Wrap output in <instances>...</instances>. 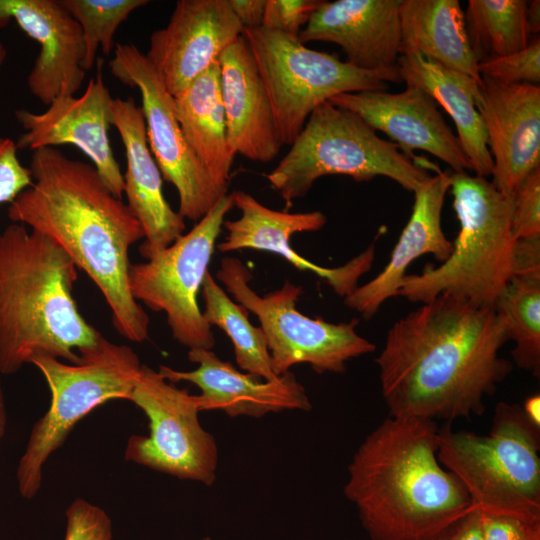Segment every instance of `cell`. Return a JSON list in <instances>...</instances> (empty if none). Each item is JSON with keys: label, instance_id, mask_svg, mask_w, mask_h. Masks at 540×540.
Returning <instances> with one entry per match:
<instances>
[{"label": "cell", "instance_id": "obj_1", "mask_svg": "<svg viewBox=\"0 0 540 540\" xmlns=\"http://www.w3.org/2000/svg\"><path fill=\"white\" fill-rule=\"evenodd\" d=\"M505 325L490 307L441 294L388 330L375 362L390 416L439 420L481 416L513 370L500 355Z\"/></svg>", "mask_w": 540, "mask_h": 540}, {"label": "cell", "instance_id": "obj_2", "mask_svg": "<svg viewBox=\"0 0 540 540\" xmlns=\"http://www.w3.org/2000/svg\"><path fill=\"white\" fill-rule=\"evenodd\" d=\"M29 170L33 182L9 204L10 220L57 243L102 293L115 330L129 341L144 342L150 319L128 280L129 249L144 237L137 218L93 165L56 147L34 150Z\"/></svg>", "mask_w": 540, "mask_h": 540}, {"label": "cell", "instance_id": "obj_3", "mask_svg": "<svg viewBox=\"0 0 540 540\" xmlns=\"http://www.w3.org/2000/svg\"><path fill=\"white\" fill-rule=\"evenodd\" d=\"M436 421L390 416L358 446L344 495L370 540H434L471 501L439 462Z\"/></svg>", "mask_w": 540, "mask_h": 540}, {"label": "cell", "instance_id": "obj_4", "mask_svg": "<svg viewBox=\"0 0 540 540\" xmlns=\"http://www.w3.org/2000/svg\"><path fill=\"white\" fill-rule=\"evenodd\" d=\"M77 266L47 236L12 223L0 232V373L36 357L79 362L74 350L100 332L80 314L72 291Z\"/></svg>", "mask_w": 540, "mask_h": 540}, {"label": "cell", "instance_id": "obj_5", "mask_svg": "<svg viewBox=\"0 0 540 540\" xmlns=\"http://www.w3.org/2000/svg\"><path fill=\"white\" fill-rule=\"evenodd\" d=\"M450 189L460 224L453 250L439 266L406 274L397 296L425 303L450 294L493 308L513 274L512 196L467 171L450 173Z\"/></svg>", "mask_w": 540, "mask_h": 540}, {"label": "cell", "instance_id": "obj_6", "mask_svg": "<svg viewBox=\"0 0 540 540\" xmlns=\"http://www.w3.org/2000/svg\"><path fill=\"white\" fill-rule=\"evenodd\" d=\"M540 427L500 401L487 435L439 426L437 456L483 514L540 522Z\"/></svg>", "mask_w": 540, "mask_h": 540}, {"label": "cell", "instance_id": "obj_7", "mask_svg": "<svg viewBox=\"0 0 540 540\" xmlns=\"http://www.w3.org/2000/svg\"><path fill=\"white\" fill-rule=\"evenodd\" d=\"M290 146L267 174L287 207L326 175H346L357 182L384 176L411 192L431 177L362 118L330 101L312 111Z\"/></svg>", "mask_w": 540, "mask_h": 540}, {"label": "cell", "instance_id": "obj_8", "mask_svg": "<svg viewBox=\"0 0 540 540\" xmlns=\"http://www.w3.org/2000/svg\"><path fill=\"white\" fill-rule=\"evenodd\" d=\"M78 352L75 364L47 356L31 362L45 378L51 401L34 423L18 462V491L25 499L38 494L46 461L82 418L107 401L130 400L142 367L131 347L115 344L101 333L94 344Z\"/></svg>", "mask_w": 540, "mask_h": 540}, {"label": "cell", "instance_id": "obj_9", "mask_svg": "<svg viewBox=\"0 0 540 540\" xmlns=\"http://www.w3.org/2000/svg\"><path fill=\"white\" fill-rule=\"evenodd\" d=\"M242 35L266 88L282 146L291 145L312 111L332 97L401 81L398 67L363 70L277 30L258 27Z\"/></svg>", "mask_w": 540, "mask_h": 540}, {"label": "cell", "instance_id": "obj_10", "mask_svg": "<svg viewBox=\"0 0 540 540\" xmlns=\"http://www.w3.org/2000/svg\"><path fill=\"white\" fill-rule=\"evenodd\" d=\"M252 277L240 259L230 256L221 259L216 272L235 301L257 316L276 376L301 363L319 374L343 373L349 360L375 351L374 344L357 333V319L330 323L299 312L301 285L286 280L280 289L260 296L249 285Z\"/></svg>", "mask_w": 540, "mask_h": 540}, {"label": "cell", "instance_id": "obj_11", "mask_svg": "<svg viewBox=\"0 0 540 540\" xmlns=\"http://www.w3.org/2000/svg\"><path fill=\"white\" fill-rule=\"evenodd\" d=\"M233 207L232 193L226 194L188 233L129 268L133 298L152 311L164 312L173 338L189 350L212 349L215 345L198 294L225 216Z\"/></svg>", "mask_w": 540, "mask_h": 540}, {"label": "cell", "instance_id": "obj_12", "mask_svg": "<svg viewBox=\"0 0 540 540\" xmlns=\"http://www.w3.org/2000/svg\"><path fill=\"white\" fill-rule=\"evenodd\" d=\"M129 401L146 415L149 434L128 439L126 461L206 486L215 482L218 447L199 421L196 395L142 364Z\"/></svg>", "mask_w": 540, "mask_h": 540}, {"label": "cell", "instance_id": "obj_13", "mask_svg": "<svg viewBox=\"0 0 540 540\" xmlns=\"http://www.w3.org/2000/svg\"><path fill=\"white\" fill-rule=\"evenodd\" d=\"M113 76L141 95L146 136L164 180L179 196L178 213L198 222L227 194L187 143L175 113L174 97L160 75L132 43H118L109 62Z\"/></svg>", "mask_w": 540, "mask_h": 540}, {"label": "cell", "instance_id": "obj_14", "mask_svg": "<svg viewBox=\"0 0 540 540\" xmlns=\"http://www.w3.org/2000/svg\"><path fill=\"white\" fill-rule=\"evenodd\" d=\"M113 99L104 82L102 61H98L96 77L89 80L81 96H59L43 113L15 111V118L24 129L16 141L17 148L34 151L74 145L91 159L110 192L122 199L124 176L109 139Z\"/></svg>", "mask_w": 540, "mask_h": 540}, {"label": "cell", "instance_id": "obj_15", "mask_svg": "<svg viewBox=\"0 0 540 540\" xmlns=\"http://www.w3.org/2000/svg\"><path fill=\"white\" fill-rule=\"evenodd\" d=\"M243 30L229 0H178L168 24L151 34L145 56L175 97L217 62Z\"/></svg>", "mask_w": 540, "mask_h": 540}, {"label": "cell", "instance_id": "obj_16", "mask_svg": "<svg viewBox=\"0 0 540 540\" xmlns=\"http://www.w3.org/2000/svg\"><path fill=\"white\" fill-rule=\"evenodd\" d=\"M234 206L241 211L236 220L224 221L225 240L217 245L221 253L240 249H254L280 255L300 271H308L322 278L334 292L346 297L357 286L358 280L368 272L375 257V244L343 266H319L299 255L290 245L295 233L320 230L327 222L320 211L289 213L266 207L251 194L232 192Z\"/></svg>", "mask_w": 540, "mask_h": 540}, {"label": "cell", "instance_id": "obj_17", "mask_svg": "<svg viewBox=\"0 0 540 540\" xmlns=\"http://www.w3.org/2000/svg\"><path fill=\"white\" fill-rule=\"evenodd\" d=\"M476 106L493 159L491 183L512 196L540 167V86L505 85L482 77Z\"/></svg>", "mask_w": 540, "mask_h": 540}, {"label": "cell", "instance_id": "obj_18", "mask_svg": "<svg viewBox=\"0 0 540 540\" xmlns=\"http://www.w3.org/2000/svg\"><path fill=\"white\" fill-rule=\"evenodd\" d=\"M329 101L355 113L375 131L385 133L409 158L414 150H422L448 164L453 172L471 170L437 103L420 88L406 86L398 93L362 90L341 93Z\"/></svg>", "mask_w": 540, "mask_h": 540}, {"label": "cell", "instance_id": "obj_19", "mask_svg": "<svg viewBox=\"0 0 540 540\" xmlns=\"http://www.w3.org/2000/svg\"><path fill=\"white\" fill-rule=\"evenodd\" d=\"M13 20L40 45L27 77L32 95L45 105L82 86L84 43L77 21L60 0H0V28Z\"/></svg>", "mask_w": 540, "mask_h": 540}, {"label": "cell", "instance_id": "obj_20", "mask_svg": "<svg viewBox=\"0 0 540 540\" xmlns=\"http://www.w3.org/2000/svg\"><path fill=\"white\" fill-rule=\"evenodd\" d=\"M190 362L197 364L191 371L175 370L160 365L158 372L169 382L187 381L196 385L200 412L219 410L230 417H263L285 410L309 411L312 408L304 386L288 371L266 381L241 372L224 361L212 349H191Z\"/></svg>", "mask_w": 540, "mask_h": 540}, {"label": "cell", "instance_id": "obj_21", "mask_svg": "<svg viewBox=\"0 0 540 540\" xmlns=\"http://www.w3.org/2000/svg\"><path fill=\"white\" fill-rule=\"evenodd\" d=\"M401 0L322 1L300 32L305 44L338 45L346 62L363 70L397 68L401 55Z\"/></svg>", "mask_w": 540, "mask_h": 540}, {"label": "cell", "instance_id": "obj_22", "mask_svg": "<svg viewBox=\"0 0 540 540\" xmlns=\"http://www.w3.org/2000/svg\"><path fill=\"white\" fill-rule=\"evenodd\" d=\"M112 126L125 147L124 193L144 232L139 253L146 260L183 235L186 225L164 197L161 171L148 145L141 106L131 97L114 98Z\"/></svg>", "mask_w": 540, "mask_h": 540}, {"label": "cell", "instance_id": "obj_23", "mask_svg": "<svg viewBox=\"0 0 540 540\" xmlns=\"http://www.w3.org/2000/svg\"><path fill=\"white\" fill-rule=\"evenodd\" d=\"M450 189V173L438 172L414 193L411 216L395 244L389 262L369 282L357 286L344 298V303L363 318H372L381 305L397 296L411 263L425 254L445 261L453 250V242L441 225L445 196Z\"/></svg>", "mask_w": 540, "mask_h": 540}, {"label": "cell", "instance_id": "obj_24", "mask_svg": "<svg viewBox=\"0 0 540 540\" xmlns=\"http://www.w3.org/2000/svg\"><path fill=\"white\" fill-rule=\"evenodd\" d=\"M219 66L230 148L253 161H272L282 144L266 88L243 35L223 51Z\"/></svg>", "mask_w": 540, "mask_h": 540}, {"label": "cell", "instance_id": "obj_25", "mask_svg": "<svg viewBox=\"0 0 540 540\" xmlns=\"http://www.w3.org/2000/svg\"><path fill=\"white\" fill-rule=\"evenodd\" d=\"M401 81L429 94L452 118L457 138L474 175H492L493 159L487 135L476 106L480 83L418 53L400 55L397 62Z\"/></svg>", "mask_w": 540, "mask_h": 540}, {"label": "cell", "instance_id": "obj_26", "mask_svg": "<svg viewBox=\"0 0 540 540\" xmlns=\"http://www.w3.org/2000/svg\"><path fill=\"white\" fill-rule=\"evenodd\" d=\"M401 55L418 53L482 84L458 0H401Z\"/></svg>", "mask_w": 540, "mask_h": 540}, {"label": "cell", "instance_id": "obj_27", "mask_svg": "<svg viewBox=\"0 0 540 540\" xmlns=\"http://www.w3.org/2000/svg\"><path fill=\"white\" fill-rule=\"evenodd\" d=\"M185 139L215 183L228 190L235 153L229 146L219 60L174 97Z\"/></svg>", "mask_w": 540, "mask_h": 540}, {"label": "cell", "instance_id": "obj_28", "mask_svg": "<svg viewBox=\"0 0 540 540\" xmlns=\"http://www.w3.org/2000/svg\"><path fill=\"white\" fill-rule=\"evenodd\" d=\"M201 295L204 319L211 327H218L230 338L239 368L266 381L278 378L272 368L263 330L251 324L249 311L234 302L209 271L202 282Z\"/></svg>", "mask_w": 540, "mask_h": 540}, {"label": "cell", "instance_id": "obj_29", "mask_svg": "<svg viewBox=\"0 0 540 540\" xmlns=\"http://www.w3.org/2000/svg\"><path fill=\"white\" fill-rule=\"evenodd\" d=\"M526 0H469L464 12L467 35L478 63L526 48L530 34Z\"/></svg>", "mask_w": 540, "mask_h": 540}, {"label": "cell", "instance_id": "obj_30", "mask_svg": "<svg viewBox=\"0 0 540 540\" xmlns=\"http://www.w3.org/2000/svg\"><path fill=\"white\" fill-rule=\"evenodd\" d=\"M493 309L505 325L515 365L540 375V279L512 277Z\"/></svg>", "mask_w": 540, "mask_h": 540}, {"label": "cell", "instance_id": "obj_31", "mask_svg": "<svg viewBox=\"0 0 540 540\" xmlns=\"http://www.w3.org/2000/svg\"><path fill=\"white\" fill-rule=\"evenodd\" d=\"M82 31L84 43L83 69H92L99 48L109 55L114 47L118 27L148 0H60Z\"/></svg>", "mask_w": 540, "mask_h": 540}, {"label": "cell", "instance_id": "obj_32", "mask_svg": "<svg viewBox=\"0 0 540 540\" xmlns=\"http://www.w3.org/2000/svg\"><path fill=\"white\" fill-rule=\"evenodd\" d=\"M481 77L511 85L540 82V40L539 37L518 52L478 63Z\"/></svg>", "mask_w": 540, "mask_h": 540}, {"label": "cell", "instance_id": "obj_33", "mask_svg": "<svg viewBox=\"0 0 540 540\" xmlns=\"http://www.w3.org/2000/svg\"><path fill=\"white\" fill-rule=\"evenodd\" d=\"M511 231L515 240L540 237V167L512 195Z\"/></svg>", "mask_w": 540, "mask_h": 540}, {"label": "cell", "instance_id": "obj_34", "mask_svg": "<svg viewBox=\"0 0 540 540\" xmlns=\"http://www.w3.org/2000/svg\"><path fill=\"white\" fill-rule=\"evenodd\" d=\"M65 517L64 540H113L109 515L83 498H76L70 503Z\"/></svg>", "mask_w": 540, "mask_h": 540}, {"label": "cell", "instance_id": "obj_35", "mask_svg": "<svg viewBox=\"0 0 540 540\" xmlns=\"http://www.w3.org/2000/svg\"><path fill=\"white\" fill-rule=\"evenodd\" d=\"M322 0H266L262 26L298 37Z\"/></svg>", "mask_w": 540, "mask_h": 540}, {"label": "cell", "instance_id": "obj_36", "mask_svg": "<svg viewBox=\"0 0 540 540\" xmlns=\"http://www.w3.org/2000/svg\"><path fill=\"white\" fill-rule=\"evenodd\" d=\"M16 142L0 137V204L11 203L32 182L29 168L17 156Z\"/></svg>", "mask_w": 540, "mask_h": 540}, {"label": "cell", "instance_id": "obj_37", "mask_svg": "<svg viewBox=\"0 0 540 540\" xmlns=\"http://www.w3.org/2000/svg\"><path fill=\"white\" fill-rule=\"evenodd\" d=\"M482 540H540V522L482 513Z\"/></svg>", "mask_w": 540, "mask_h": 540}, {"label": "cell", "instance_id": "obj_38", "mask_svg": "<svg viewBox=\"0 0 540 540\" xmlns=\"http://www.w3.org/2000/svg\"><path fill=\"white\" fill-rule=\"evenodd\" d=\"M512 277L540 279V237L515 240Z\"/></svg>", "mask_w": 540, "mask_h": 540}, {"label": "cell", "instance_id": "obj_39", "mask_svg": "<svg viewBox=\"0 0 540 540\" xmlns=\"http://www.w3.org/2000/svg\"><path fill=\"white\" fill-rule=\"evenodd\" d=\"M434 540H482V512L472 506Z\"/></svg>", "mask_w": 540, "mask_h": 540}, {"label": "cell", "instance_id": "obj_40", "mask_svg": "<svg viewBox=\"0 0 540 540\" xmlns=\"http://www.w3.org/2000/svg\"><path fill=\"white\" fill-rule=\"evenodd\" d=\"M266 0H229L233 13L243 29L262 26Z\"/></svg>", "mask_w": 540, "mask_h": 540}, {"label": "cell", "instance_id": "obj_41", "mask_svg": "<svg viewBox=\"0 0 540 540\" xmlns=\"http://www.w3.org/2000/svg\"><path fill=\"white\" fill-rule=\"evenodd\" d=\"M521 408L530 422L540 427V395L534 394L527 397Z\"/></svg>", "mask_w": 540, "mask_h": 540}, {"label": "cell", "instance_id": "obj_42", "mask_svg": "<svg viewBox=\"0 0 540 540\" xmlns=\"http://www.w3.org/2000/svg\"><path fill=\"white\" fill-rule=\"evenodd\" d=\"M526 23L529 34H536L540 30V2L533 0L527 2Z\"/></svg>", "mask_w": 540, "mask_h": 540}, {"label": "cell", "instance_id": "obj_43", "mask_svg": "<svg viewBox=\"0 0 540 540\" xmlns=\"http://www.w3.org/2000/svg\"><path fill=\"white\" fill-rule=\"evenodd\" d=\"M7 428V410L5 404L4 392L0 380V442L3 439Z\"/></svg>", "mask_w": 540, "mask_h": 540}, {"label": "cell", "instance_id": "obj_44", "mask_svg": "<svg viewBox=\"0 0 540 540\" xmlns=\"http://www.w3.org/2000/svg\"><path fill=\"white\" fill-rule=\"evenodd\" d=\"M6 57H7V50H6V47H5L4 44L0 41V75H1L2 67H3V65H4V63H5Z\"/></svg>", "mask_w": 540, "mask_h": 540}, {"label": "cell", "instance_id": "obj_45", "mask_svg": "<svg viewBox=\"0 0 540 540\" xmlns=\"http://www.w3.org/2000/svg\"><path fill=\"white\" fill-rule=\"evenodd\" d=\"M201 540H212L210 537L206 536V537H203Z\"/></svg>", "mask_w": 540, "mask_h": 540}]
</instances>
